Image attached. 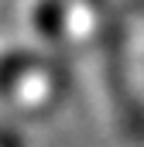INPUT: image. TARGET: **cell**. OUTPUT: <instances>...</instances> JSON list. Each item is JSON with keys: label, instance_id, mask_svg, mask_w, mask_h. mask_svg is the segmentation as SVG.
Masks as SVG:
<instances>
[{"label": "cell", "instance_id": "6da1fadb", "mask_svg": "<svg viewBox=\"0 0 144 147\" xmlns=\"http://www.w3.org/2000/svg\"><path fill=\"white\" fill-rule=\"evenodd\" d=\"M130 3H134V7H141V10H144V0H130Z\"/></svg>", "mask_w": 144, "mask_h": 147}]
</instances>
